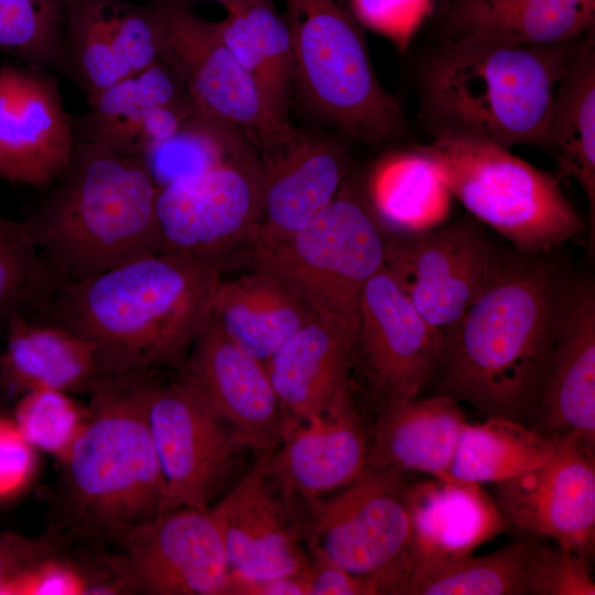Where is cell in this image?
<instances>
[{"label":"cell","mask_w":595,"mask_h":595,"mask_svg":"<svg viewBox=\"0 0 595 595\" xmlns=\"http://www.w3.org/2000/svg\"><path fill=\"white\" fill-rule=\"evenodd\" d=\"M549 255L497 252L486 286L444 334L437 394L487 418L533 416L570 283Z\"/></svg>","instance_id":"obj_1"},{"label":"cell","mask_w":595,"mask_h":595,"mask_svg":"<svg viewBox=\"0 0 595 595\" xmlns=\"http://www.w3.org/2000/svg\"><path fill=\"white\" fill-rule=\"evenodd\" d=\"M224 257L160 251L62 283L45 314L97 349L109 374L172 364L212 312Z\"/></svg>","instance_id":"obj_2"},{"label":"cell","mask_w":595,"mask_h":595,"mask_svg":"<svg viewBox=\"0 0 595 595\" xmlns=\"http://www.w3.org/2000/svg\"><path fill=\"white\" fill-rule=\"evenodd\" d=\"M583 36L536 46L442 40L419 75L421 113L434 138L543 149L554 89Z\"/></svg>","instance_id":"obj_3"},{"label":"cell","mask_w":595,"mask_h":595,"mask_svg":"<svg viewBox=\"0 0 595 595\" xmlns=\"http://www.w3.org/2000/svg\"><path fill=\"white\" fill-rule=\"evenodd\" d=\"M156 194L140 156L76 141L67 171L25 221L63 283L82 280L161 251Z\"/></svg>","instance_id":"obj_4"},{"label":"cell","mask_w":595,"mask_h":595,"mask_svg":"<svg viewBox=\"0 0 595 595\" xmlns=\"http://www.w3.org/2000/svg\"><path fill=\"white\" fill-rule=\"evenodd\" d=\"M148 369L112 374L89 392L86 423L62 463L65 522L117 538L164 510L165 483L147 418Z\"/></svg>","instance_id":"obj_5"},{"label":"cell","mask_w":595,"mask_h":595,"mask_svg":"<svg viewBox=\"0 0 595 595\" xmlns=\"http://www.w3.org/2000/svg\"><path fill=\"white\" fill-rule=\"evenodd\" d=\"M282 2L304 101L353 139L378 144L401 136V106L377 77L349 0Z\"/></svg>","instance_id":"obj_6"},{"label":"cell","mask_w":595,"mask_h":595,"mask_svg":"<svg viewBox=\"0 0 595 595\" xmlns=\"http://www.w3.org/2000/svg\"><path fill=\"white\" fill-rule=\"evenodd\" d=\"M251 244L257 270L279 279L355 348L363 291L386 260V237L369 206L340 187L299 231Z\"/></svg>","instance_id":"obj_7"},{"label":"cell","mask_w":595,"mask_h":595,"mask_svg":"<svg viewBox=\"0 0 595 595\" xmlns=\"http://www.w3.org/2000/svg\"><path fill=\"white\" fill-rule=\"evenodd\" d=\"M437 167L453 197L476 220L524 253H550L585 230L559 178L472 139L439 137L416 147Z\"/></svg>","instance_id":"obj_8"},{"label":"cell","mask_w":595,"mask_h":595,"mask_svg":"<svg viewBox=\"0 0 595 595\" xmlns=\"http://www.w3.org/2000/svg\"><path fill=\"white\" fill-rule=\"evenodd\" d=\"M407 484L401 469H366L340 494L311 500L314 558L371 581L378 595H399L410 572Z\"/></svg>","instance_id":"obj_9"},{"label":"cell","mask_w":595,"mask_h":595,"mask_svg":"<svg viewBox=\"0 0 595 595\" xmlns=\"http://www.w3.org/2000/svg\"><path fill=\"white\" fill-rule=\"evenodd\" d=\"M161 24L160 60L182 79L195 110L238 127L264 154L294 134L267 115L259 93L218 32L183 0H150Z\"/></svg>","instance_id":"obj_10"},{"label":"cell","mask_w":595,"mask_h":595,"mask_svg":"<svg viewBox=\"0 0 595 595\" xmlns=\"http://www.w3.org/2000/svg\"><path fill=\"white\" fill-rule=\"evenodd\" d=\"M497 252L483 224L462 217L386 238L385 268L422 317L445 334L486 286Z\"/></svg>","instance_id":"obj_11"},{"label":"cell","mask_w":595,"mask_h":595,"mask_svg":"<svg viewBox=\"0 0 595 595\" xmlns=\"http://www.w3.org/2000/svg\"><path fill=\"white\" fill-rule=\"evenodd\" d=\"M147 418L165 483L163 511L208 509L245 445L183 377L163 386L153 383Z\"/></svg>","instance_id":"obj_12"},{"label":"cell","mask_w":595,"mask_h":595,"mask_svg":"<svg viewBox=\"0 0 595 595\" xmlns=\"http://www.w3.org/2000/svg\"><path fill=\"white\" fill-rule=\"evenodd\" d=\"M261 194L262 163L253 152L158 188L161 251L224 257L253 235Z\"/></svg>","instance_id":"obj_13"},{"label":"cell","mask_w":595,"mask_h":595,"mask_svg":"<svg viewBox=\"0 0 595 595\" xmlns=\"http://www.w3.org/2000/svg\"><path fill=\"white\" fill-rule=\"evenodd\" d=\"M120 559L133 591L154 595H223L229 564L208 509L178 507L127 530Z\"/></svg>","instance_id":"obj_14"},{"label":"cell","mask_w":595,"mask_h":595,"mask_svg":"<svg viewBox=\"0 0 595 595\" xmlns=\"http://www.w3.org/2000/svg\"><path fill=\"white\" fill-rule=\"evenodd\" d=\"M443 347L444 334L422 317L383 266L363 291L354 348L382 407L416 398L437 372Z\"/></svg>","instance_id":"obj_15"},{"label":"cell","mask_w":595,"mask_h":595,"mask_svg":"<svg viewBox=\"0 0 595 595\" xmlns=\"http://www.w3.org/2000/svg\"><path fill=\"white\" fill-rule=\"evenodd\" d=\"M496 485V504L508 523L591 556L595 540L594 446L564 437L548 463Z\"/></svg>","instance_id":"obj_16"},{"label":"cell","mask_w":595,"mask_h":595,"mask_svg":"<svg viewBox=\"0 0 595 595\" xmlns=\"http://www.w3.org/2000/svg\"><path fill=\"white\" fill-rule=\"evenodd\" d=\"M76 137L54 76L0 66V178L47 187L67 171Z\"/></svg>","instance_id":"obj_17"},{"label":"cell","mask_w":595,"mask_h":595,"mask_svg":"<svg viewBox=\"0 0 595 595\" xmlns=\"http://www.w3.org/2000/svg\"><path fill=\"white\" fill-rule=\"evenodd\" d=\"M183 378L245 446L263 452L278 445L293 426L273 389L266 363L234 342L212 314L192 344Z\"/></svg>","instance_id":"obj_18"},{"label":"cell","mask_w":595,"mask_h":595,"mask_svg":"<svg viewBox=\"0 0 595 595\" xmlns=\"http://www.w3.org/2000/svg\"><path fill=\"white\" fill-rule=\"evenodd\" d=\"M271 447L261 452L249 473L209 508L230 572L249 578L295 575L311 566L301 549L288 500L277 496L266 470Z\"/></svg>","instance_id":"obj_19"},{"label":"cell","mask_w":595,"mask_h":595,"mask_svg":"<svg viewBox=\"0 0 595 595\" xmlns=\"http://www.w3.org/2000/svg\"><path fill=\"white\" fill-rule=\"evenodd\" d=\"M532 428L551 439L577 437L595 446V285L570 279L559 335Z\"/></svg>","instance_id":"obj_20"},{"label":"cell","mask_w":595,"mask_h":595,"mask_svg":"<svg viewBox=\"0 0 595 595\" xmlns=\"http://www.w3.org/2000/svg\"><path fill=\"white\" fill-rule=\"evenodd\" d=\"M269 451L266 470L289 498L314 500L346 487L366 469L368 447L350 397L326 413L294 424Z\"/></svg>","instance_id":"obj_21"},{"label":"cell","mask_w":595,"mask_h":595,"mask_svg":"<svg viewBox=\"0 0 595 595\" xmlns=\"http://www.w3.org/2000/svg\"><path fill=\"white\" fill-rule=\"evenodd\" d=\"M347 167L343 144L295 131L264 155L260 218L249 240H278L302 229L337 195Z\"/></svg>","instance_id":"obj_22"},{"label":"cell","mask_w":595,"mask_h":595,"mask_svg":"<svg viewBox=\"0 0 595 595\" xmlns=\"http://www.w3.org/2000/svg\"><path fill=\"white\" fill-rule=\"evenodd\" d=\"M404 500L411 524L410 572L472 555L508 527L478 484L433 477L407 484Z\"/></svg>","instance_id":"obj_23"},{"label":"cell","mask_w":595,"mask_h":595,"mask_svg":"<svg viewBox=\"0 0 595 595\" xmlns=\"http://www.w3.org/2000/svg\"><path fill=\"white\" fill-rule=\"evenodd\" d=\"M436 13L442 40L517 46L563 43L595 24V4L587 0H450Z\"/></svg>","instance_id":"obj_24"},{"label":"cell","mask_w":595,"mask_h":595,"mask_svg":"<svg viewBox=\"0 0 595 595\" xmlns=\"http://www.w3.org/2000/svg\"><path fill=\"white\" fill-rule=\"evenodd\" d=\"M353 353L354 344L315 318L266 361L273 389L293 425L320 416L350 397Z\"/></svg>","instance_id":"obj_25"},{"label":"cell","mask_w":595,"mask_h":595,"mask_svg":"<svg viewBox=\"0 0 595 595\" xmlns=\"http://www.w3.org/2000/svg\"><path fill=\"white\" fill-rule=\"evenodd\" d=\"M7 333L1 377L22 393L34 389L90 392L112 375L90 342L58 323L14 315Z\"/></svg>","instance_id":"obj_26"},{"label":"cell","mask_w":595,"mask_h":595,"mask_svg":"<svg viewBox=\"0 0 595 595\" xmlns=\"http://www.w3.org/2000/svg\"><path fill=\"white\" fill-rule=\"evenodd\" d=\"M465 423L458 402L442 394L387 404L368 447L367 469L398 468L451 478Z\"/></svg>","instance_id":"obj_27"},{"label":"cell","mask_w":595,"mask_h":595,"mask_svg":"<svg viewBox=\"0 0 595 595\" xmlns=\"http://www.w3.org/2000/svg\"><path fill=\"white\" fill-rule=\"evenodd\" d=\"M226 17L216 22L219 34L252 79L271 121L289 125L294 60L286 21L273 0H229Z\"/></svg>","instance_id":"obj_28"},{"label":"cell","mask_w":595,"mask_h":595,"mask_svg":"<svg viewBox=\"0 0 595 595\" xmlns=\"http://www.w3.org/2000/svg\"><path fill=\"white\" fill-rule=\"evenodd\" d=\"M563 177L582 187L588 204L591 237L595 229V41L585 33L553 93L543 149Z\"/></svg>","instance_id":"obj_29"},{"label":"cell","mask_w":595,"mask_h":595,"mask_svg":"<svg viewBox=\"0 0 595 595\" xmlns=\"http://www.w3.org/2000/svg\"><path fill=\"white\" fill-rule=\"evenodd\" d=\"M210 314L234 342L263 363L316 318L288 286L261 270L220 281Z\"/></svg>","instance_id":"obj_30"},{"label":"cell","mask_w":595,"mask_h":595,"mask_svg":"<svg viewBox=\"0 0 595 595\" xmlns=\"http://www.w3.org/2000/svg\"><path fill=\"white\" fill-rule=\"evenodd\" d=\"M367 194L375 218L393 234L443 225L454 198L435 164L416 148L383 155L369 174Z\"/></svg>","instance_id":"obj_31"},{"label":"cell","mask_w":595,"mask_h":595,"mask_svg":"<svg viewBox=\"0 0 595 595\" xmlns=\"http://www.w3.org/2000/svg\"><path fill=\"white\" fill-rule=\"evenodd\" d=\"M562 439L541 435L521 422L490 416L465 423L450 477L474 484H498L548 463Z\"/></svg>","instance_id":"obj_32"},{"label":"cell","mask_w":595,"mask_h":595,"mask_svg":"<svg viewBox=\"0 0 595 595\" xmlns=\"http://www.w3.org/2000/svg\"><path fill=\"white\" fill-rule=\"evenodd\" d=\"M185 98L191 97L182 79L160 60L88 97L78 141L98 142L119 152L149 110Z\"/></svg>","instance_id":"obj_33"},{"label":"cell","mask_w":595,"mask_h":595,"mask_svg":"<svg viewBox=\"0 0 595 595\" xmlns=\"http://www.w3.org/2000/svg\"><path fill=\"white\" fill-rule=\"evenodd\" d=\"M534 541L410 572L399 595H528Z\"/></svg>","instance_id":"obj_34"},{"label":"cell","mask_w":595,"mask_h":595,"mask_svg":"<svg viewBox=\"0 0 595 595\" xmlns=\"http://www.w3.org/2000/svg\"><path fill=\"white\" fill-rule=\"evenodd\" d=\"M250 152L252 143L238 127L194 110L172 137L140 158L161 188Z\"/></svg>","instance_id":"obj_35"},{"label":"cell","mask_w":595,"mask_h":595,"mask_svg":"<svg viewBox=\"0 0 595 595\" xmlns=\"http://www.w3.org/2000/svg\"><path fill=\"white\" fill-rule=\"evenodd\" d=\"M62 283L36 246L25 219L0 215V326L7 328L14 315L45 314Z\"/></svg>","instance_id":"obj_36"},{"label":"cell","mask_w":595,"mask_h":595,"mask_svg":"<svg viewBox=\"0 0 595 595\" xmlns=\"http://www.w3.org/2000/svg\"><path fill=\"white\" fill-rule=\"evenodd\" d=\"M69 0H0V51L35 69L72 74L66 45Z\"/></svg>","instance_id":"obj_37"},{"label":"cell","mask_w":595,"mask_h":595,"mask_svg":"<svg viewBox=\"0 0 595 595\" xmlns=\"http://www.w3.org/2000/svg\"><path fill=\"white\" fill-rule=\"evenodd\" d=\"M65 31L72 75L87 97L129 76L106 22L101 0H69Z\"/></svg>","instance_id":"obj_38"},{"label":"cell","mask_w":595,"mask_h":595,"mask_svg":"<svg viewBox=\"0 0 595 595\" xmlns=\"http://www.w3.org/2000/svg\"><path fill=\"white\" fill-rule=\"evenodd\" d=\"M87 419V405L71 393L34 389L23 393L13 421L24 439L61 464L66 459Z\"/></svg>","instance_id":"obj_39"},{"label":"cell","mask_w":595,"mask_h":595,"mask_svg":"<svg viewBox=\"0 0 595 595\" xmlns=\"http://www.w3.org/2000/svg\"><path fill=\"white\" fill-rule=\"evenodd\" d=\"M102 12L129 75L160 61L161 24L154 6L101 0Z\"/></svg>","instance_id":"obj_40"},{"label":"cell","mask_w":595,"mask_h":595,"mask_svg":"<svg viewBox=\"0 0 595 595\" xmlns=\"http://www.w3.org/2000/svg\"><path fill=\"white\" fill-rule=\"evenodd\" d=\"M589 556L537 543L532 552L528 595H594Z\"/></svg>","instance_id":"obj_41"},{"label":"cell","mask_w":595,"mask_h":595,"mask_svg":"<svg viewBox=\"0 0 595 595\" xmlns=\"http://www.w3.org/2000/svg\"><path fill=\"white\" fill-rule=\"evenodd\" d=\"M354 14L364 28L390 40L400 51L435 11L434 0H349Z\"/></svg>","instance_id":"obj_42"},{"label":"cell","mask_w":595,"mask_h":595,"mask_svg":"<svg viewBox=\"0 0 595 595\" xmlns=\"http://www.w3.org/2000/svg\"><path fill=\"white\" fill-rule=\"evenodd\" d=\"M94 587L93 577L55 554L35 564L20 578L15 595L94 594Z\"/></svg>","instance_id":"obj_43"},{"label":"cell","mask_w":595,"mask_h":595,"mask_svg":"<svg viewBox=\"0 0 595 595\" xmlns=\"http://www.w3.org/2000/svg\"><path fill=\"white\" fill-rule=\"evenodd\" d=\"M57 538L30 539L0 533V595H15L19 580L32 566L56 554Z\"/></svg>","instance_id":"obj_44"},{"label":"cell","mask_w":595,"mask_h":595,"mask_svg":"<svg viewBox=\"0 0 595 595\" xmlns=\"http://www.w3.org/2000/svg\"><path fill=\"white\" fill-rule=\"evenodd\" d=\"M194 110L195 106L191 98L152 108L127 137L119 152L142 155L172 137Z\"/></svg>","instance_id":"obj_45"},{"label":"cell","mask_w":595,"mask_h":595,"mask_svg":"<svg viewBox=\"0 0 595 595\" xmlns=\"http://www.w3.org/2000/svg\"><path fill=\"white\" fill-rule=\"evenodd\" d=\"M34 450L13 419L0 416V498L20 491L29 483L35 467Z\"/></svg>","instance_id":"obj_46"},{"label":"cell","mask_w":595,"mask_h":595,"mask_svg":"<svg viewBox=\"0 0 595 595\" xmlns=\"http://www.w3.org/2000/svg\"><path fill=\"white\" fill-rule=\"evenodd\" d=\"M309 595H378L371 581L325 560L311 562Z\"/></svg>","instance_id":"obj_47"},{"label":"cell","mask_w":595,"mask_h":595,"mask_svg":"<svg viewBox=\"0 0 595 595\" xmlns=\"http://www.w3.org/2000/svg\"><path fill=\"white\" fill-rule=\"evenodd\" d=\"M310 570L295 575L249 578L229 571L223 595H309Z\"/></svg>","instance_id":"obj_48"},{"label":"cell","mask_w":595,"mask_h":595,"mask_svg":"<svg viewBox=\"0 0 595 595\" xmlns=\"http://www.w3.org/2000/svg\"><path fill=\"white\" fill-rule=\"evenodd\" d=\"M448 1L450 0H434V2H435V11L434 12H437L441 9H443Z\"/></svg>","instance_id":"obj_49"},{"label":"cell","mask_w":595,"mask_h":595,"mask_svg":"<svg viewBox=\"0 0 595 595\" xmlns=\"http://www.w3.org/2000/svg\"><path fill=\"white\" fill-rule=\"evenodd\" d=\"M183 1H185L188 4H192L193 2H197V1H215V2H218V3H220L223 6L224 3H226L229 0H183Z\"/></svg>","instance_id":"obj_50"},{"label":"cell","mask_w":595,"mask_h":595,"mask_svg":"<svg viewBox=\"0 0 595 595\" xmlns=\"http://www.w3.org/2000/svg\"><path fill=\"white\" fill-rule=\"evenodd\" d=\"M589 3L595 4V0H587Z\"/></svg>","instance_id":"obj_51"}]
</instances>
